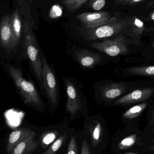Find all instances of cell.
I'll use <instances>...</instances> for the list:
<instances>
[{
    "mask_svg": "<svg viewBox=\"0 0 154 154\" xmlns=\"http://www.w3.org/2000/svg\"><path fill=\"white\" fill-rule=\"evenodd\" d=\"M9 71L24 102L39 111L45 110L46 106L34 84L23 78L18 68L10 66Z\"/></svg>",
    "mask_w": 154,
    "mask_h": 154,
    "instance_id": "cell-1",
    "label": "cell"
},
{
    "mask_svg": "<svg viewBox=\"0 0 154 154\" xmlns=\"http://www.w3.org/2000/svg\"><path fill=\"white\" fill-rule=\"evenodd\" d=\"M23 48L25 56L29 60L32 68L38 81L42 83L41 54L36 37L28 23L23 27Z\"/></svg>",
    "mask_w": 154,
    "mask_h": 154,
    "instance_id": "cell-2",
    "label": "cell"
},
{
    "mask_svg": "<svg viewBox=\"0 0 154 154\" xmlns=\"http://www.w3.org/2000/svg\"><path fill=\"white\" fill-rule=\"evenodd\" d=\"M66 93V109L71 116H75L88 107L86 99L82 91L81 84L71 78L63 79Z\"/></svg>",
    "mask_w": 154,
    "mask_h": 154,
    "instance_id": "cell-3",
    "label": "cell"
},
{
    "mask_svg": "<svg viewBox=\"0 0 154 154\" xmlns=\"http://www.w3.org/2000/svg\"><path fill=\"white\" fill-rule=\"evenodd\" d=\"M41 54L42 84L45 89L50 110L52 112L57 108L59 94L57 79L52 68L44 54Z\"/></svg>",
    "mask_w": 154,
    "mask_h": 154,
    "instance_id": "cell-4",
    "label": "cell"
},
{
    "mask_svg": "<svg viewBox=\"0 0 154 154\" xmlns=\"http://www.w3.org/2000/svg\"><path fill=\"white\" fill-rule=\"evenodd\" d=\"M126 25L125 18L92 27H85L82 33L84 39L95 41L109 38L124 31Z\"/></svg>",
    "mask_w": 154,
    "mask_h": 154,
    "instance_id": "cell-5",
    "label": "cell"
},
{
    "mask_svg": "<svg viewBox=\"0 0 154 154\" xmlns=\"http://www.w3.org/2000/svg\"><path fill=\"white\" fill-rule=\"evenodd\" d=\"M89 46L109 57L126 55L128 52L127 39L122 34L119 35L113 39L93 42L90 43Z\"/></svg>",
    "mask_w": 154,
    "mask_h": 154,
    "instance_id": "cell-6",
    "label": "cell"
},
{
    "mask_svg": "<svg viewBox=\"0 0 154 154\" xmlns=\"http://www.w3.org/2000/svg\"><path fill=\"white\" fill-rule=\"evenodd\" d=\"M126 88V86L124 83L107 82L98 87L97 94L100 100L107 104L123 95L125 92Z\"/></svg>",
    "mask_w": 154,
    "mask_h": 154,
    "instance_id": "cell-7",
    "label": "cell"
},
{
    "mask_svg": "<svg viewBox=\"0 0 154 154\" xmlns=\"http://www.w3.org/2000/svg\"><path fill=\"white\" fill-rule=\"evenodd\" d=\"M76 17L84 27H95L117 20L116 17H112L111 14L106 11L84 13Z\"/></svg>",
    "mask_w": 154,
    "mask_h": 154,
    "instance_id": "cell-8",
    "label": "cell"
},
{
    "mask_svg": "<svg viewBox=\"0 0 154 154\" xmlns=\"http://www.w3.org/2000/svg\"><path fill=\"white\" fill-rule=\"evenodd\" d=\"M73 56L81 66L87 68H92L104 63L101 55L87 49H77L73 52Z\"/></svg>",
    "mask_w": 154,
    "mask_h": 154,
    "instance_id": "cell-9",
    "label": "cell"
},
{
    "mask_svg": "<svg viewBox=\"0 0 154 154\" xmlns=\"http://www.w3.org/2000/svg\"><path fill=\"white\" fill-rule=\"evenodd\" d=\"M154 92L152 88L136 90L115 101V106H124L142 102L149 98Z\"/></svg>",
    "mask_w": 154,
    "mask_h": 154,
    "instance_id": "cell-10",
    "label": "cell"
},
{
    "mask_svg": "<svg viewBox=\"0 0 154 154\" xmlns=\"http://www.w3.org/2000/svg\"><path fill=\"white\" fill-rule=\"evenodd\" d=\"M126 25L124 31L133 40L135 44L139 45L141 38L145 29L143 22L137 16L125 18Z\"/></svg>",
    "mask_w": 154,
    "mask_h": 154,
    "instance_id": "cell-11",
    "label": "cell"
},
{
    "mask_svg": "<svg viewBox=\"0 0 154 154\" xmlns=\"http://www.w3.org/2000/svg\"><path fill=\"white\" fill-rule=\"evenodd\" d=\"M0 43L5 49L15 48L11 24V16L5 15L0 22Z\"/></svg>",
    "mask_w": 154,
    "mask_h": 154,
    "instance_id": "cell-12",
    "label": "cell"
},
{
    "mask_svg": "<svg viewBox=\"0 0 154 154\" xmlns=\"http://www.w3.org/2000/svg\"><path fill=\"white\" fill-rule=\"evenodd\" d=\"M11 24L15 48L20 41L22 32L21 19L18 9H16L11 15Z\"/></svg>",
    "mask_w": 154,
    "mask_h": 154,
    "instance_id": "cell-13",
    "label": "cell"
},
{
    "mask_svg": "<svg viewBox=\"0 0 154 154\" xmlns=\"http://www.w3.org/2000/svg\"><path fill=\"white\" fill-rule=\"evenodd\" d=\"M89 134L91 142L94 147H96L101 141L103 135V127L98 120H95L88 125Z\"/></svg>",
    "mask_w": 154,
    "mask_h": 154,
    "instance_id": "cell-14",
    "label": "cell"
},
{
    "mask_svg": "<svg viewBox=\"0 0 154 154\" xmlns=\"http://www.w3.org/2000/svg\"><path fill=\"white\" fill-rule=\"evenodd\" d=\"M147 106L146 102L136 105L129 108L123 114V117L126 119H133L137 117Z\"/></svg>",
    "mask_w": 154,
    "mask_h": 154,
    "instance_id": "cell-15",
    "label": "cell"
},
{
    "mask_svg": "<svg viewBox=\"0 0 154 154\" xmlns=\"http://www.w3.org/2000/svg\"><path fill=\"white\" fill-rule=\"evenodd\" d=\"M128 71L132 75L154 77V66L132 67L129 69Z\"/></svg>",
    "mask_w": 154,
    "mask_h": 154,
    "instance_id": "cell-16",
    "label": "cell"
},
{
    "mask_svg": "<svg viewBox=\"0 0 154 154\" xmlns=\"http://www.w3.org/2000/svg\"><path fill=\"white\" fill-rule=\"evenodd\" d=\"M58 132L57 131H49L44 133L42 136V145L43 148L48 147L57 138Z\"/></svg>",
    "mask_w": 154,
    "mask_h": 154,
    "instance_id": "cell-17",
    "label": "cell"
},
{
    "mask_svg": "<svg viewBox=\"0 0 154 154\" xmlns=\"http://www.w3.org/2000/svg\"><path fill=\"white\" fill-rule=\"evenodd\" d=\"M88 0H62V3L70 11H75Z\"/></svg>",
    "mask_w": 154,
    "mask_h": 154,
    "instance_id": "cell-18",
    "label": "cell"
},
{
    "mask_svg": "<svg viewBox=\"0 0 154 154\" xmlns=\"http://www.w3.org/2000/svg\"><path fill=\"white\" fill-rule=\"evenodd\" d=\"M137 137V135L134 134L124 138L119 143V148L120 150H125L131 148L134 145Z\"/></svg>",
    "mask_w": 154,
    "mask_h": 154,
    "instance_id": "cell-19",
    "label": "cell"
},
{
    "mask_svg": "<svg viewBox=\"0 0 154 154\" xmlns=\"http://www.w3.org/2000/svg\"><path fill=\"white\" fill-rule=\"evenodd\" d=\"M66 137V134L60 137L52 143L50 147L43 154H54L57 152L63 144Z\"/></svg>",
    "mask_w": 154,
    "mask_h": 154,
    "instance_id": "cell-20",
    "label": "cell"
},
{
    "mask_svg": "<svg viewBox=\"0 0 154 154\" xmlns=\"http://www.w3.org/2000/svg\"><path fill=\"white\" fill-rule=\"evenodd\" d=\"M62 14H63V8L60 5L56 4L51 6L49 13V17L51 19H57L61 17Z\"/></svg>",
    "mask_w": 154,
    "mask_h": 154,
    "instance_id": "cell-21",
    "label": "cell"
},
{
    "mask_svg": "<svg viewBox=\"0 0 154 154\" xmlns=\"http://www.w3.org/2000/svg\"><path fill=\"white\" fill-rule=\"evenodd\" d=\"M90 6L94 11H99L104 8L106 4V0H91Z\"/></svg>",
    "mask_w": 154,
    "mask_h": 154,
    "instance_id": "cell-22",
    "label": "cell"
},
{
    "mask_svg": "<svg viewBox=\"0 0 154 154\" xmlns=\"http://www.w3.org/2000/svg\"><path fill=\"white\" fill-rule=\"evenodd\" d=\"M78 146L76 141L75 137L72 136L69 144L67 154H78Z\"/></svg>",
    "mask_w": 154,
    "mask_h": 154,
    "instance_id": "cell-23",
    "label": "cell"
},
{
    "mask_svg": "<svg viewBox=\"0 0 154 154\" xmlns=\"http://www.w3.org/2000/svg\"><path fill=\"white\" fill-rule=\"evenodd\" d=\"M21 135V132L19 131H14L12 133L10 136V142L11 143H14L19 139Z\"/></svg>",
    "mask_w": 154,
    "mask_h": 154,
    "instance_id": "cell-24",
    "label": "cell"
},
{
    "mask_svg": "<svg viewBox=\"0 0 154 154\" xmlns=\"http://www.w3.org/2000/svg\"><path fill=\"white\" fill-rule=\"evenodd\" d=\"M81 154H91L89 146L86 140H84L82 144Z\"/></svg>",
    "mask_w": 154,
    "mask_h": 154,
    "instance_id": "cell-25",
    "label": "cell"
},
{
    "mask_svg": "<svg viewBox=\"0 0 154 154\" xmlns=\"http://www.w3.org/2000/svg\"><path fill=\"white\" fill-rule=\"evenodd\" d=\"M26 143L25 142L20 143L14 150L15 154H21L26 147Z\"/></svg>",
    "mask_w": 154,
    "mask_h": 154,
    "instance_id": "cell-26",
    "label": "cell"
},
{
    "mask_svg": "<svg viewBox=\"0 0 154 154\" xmlns=\"http://www.w3.org/2000/svg\"><path fill=\"white\" fill-rule=\"evenodd\" d=\"M145 1L146 0H129L127 5H135Z\"/></svg>",
    "mask_w": 154,
    "mask_h": 154,
    "instance_id": "cell-27",
    "label": "cell"
},
{
    "mask_svg": "<svg viewBox=\"0 0 154 154\" xmlns=\"http://www.w3.org/2000/svg\"><path fill=\"white\" fill-rule=\"evenodd\" d=\"M129 0H116V4L125 5L127 4Z\"/></svg>",
    "mask_w": 154,
    "mask_h": 154,
    "instance_id": "cell-28",
    "label": "cell"
},
{
    "mask_svg": "<svg viewBox=\"0 0 154 154\" xmlns=\"http://www.w3.org/2000/svg\"><path fill=\"white\" fill-rule=\"evenodd\" d=\"M149 18L150 20L154 21V11L150 14Z\"/></svg>",
    "mask_w": 154,
    "mask_h": 154,
    "instance_id": "cell-29",
    "label": "cell"
},
{
    "mask_svg": "<svg viewBox=\"0 0 154 154\" xmlns=\"http://www.w3.org/2000/svg\"><path fill=\"white\" fill-rule=\"evenodd\" d=\"M150 149L151 151L154 152V139L153 140V144L152 146H150Z\"/></svg>",
    "mask_w": 154,
    "mask_h": 154,
    "instance_id": "cell-30",
    "label": "cell"
},
{
    "mask_svg": "<svg viewBox=\"0 0 154 154\" xmlns=\"http://www.w3.org/2000/svg\"><path fill=\"white\" fill-rule=\"evenodd\" d=\"M124 154H139L136 153H134V152H128V153H125Z\"/></svg>",
    "mask_w": 154,
    "mask_h": 154,
    "instance_id": "cell-31",
    "label": "cell"
},
{
    "mask_svg": "<svg viewBox=\"0 0 154 154\" xmlns=\"http://www.w3.org/2000/svg\"><path fill=\"white\" fill-rule=\"evenodd\" d=\"M152 118H154V112L153 113V116H152Z\"/></svg>",
    "mask_w": 154,
    "mask_h": 154,
    "instance_id": "cell-32",
    "label": "cell"
},
{
    "mask_svg": "<svg viewBox=\"0 0 154 154\" xmlns=\"http://www.w3.org/2000/svg\"><path fill=\"white\" fill-rule=\"evenodd\" d=\"M152 46H153V48H154V42L152 43Z\"/></svg>",
    "mask_w": 154,
    "mask_h": 154,
    "instance_id": "cell-33",
    "label": "cell"
},
{
    "mask_svg": "<svg viewBox=\"0 0 154 154\" xmlns=\"http://www.w3.org/2000/svg\"><path fill=\"white\" fill-rule=\"evenodd\" d=\"M153 133L154 134V128L153 129Z\"/></svg>",
    "mask_w": 154,
    "mask_h": 154,
    "instance_id": "cell-34",
    "label": "cell"
}]
</instances>
